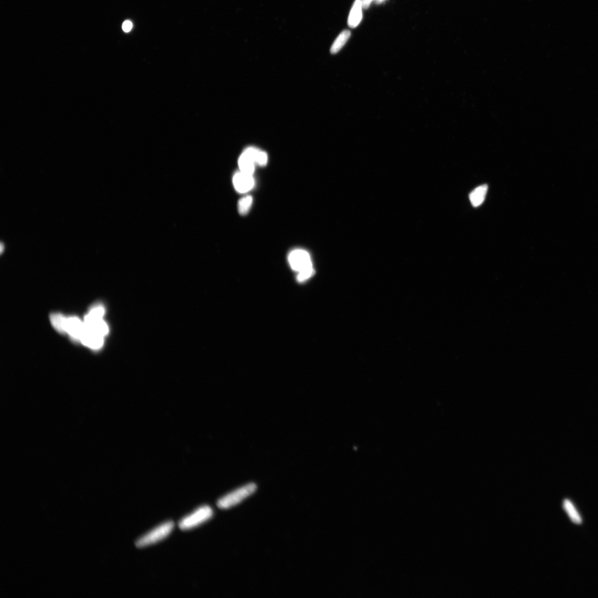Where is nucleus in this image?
Segmentation results:
<instances>
[{"label": "nucleus", "mask_w": 598, "mask_h": 598, "mask_svg": "<svg viewBox=\"0 0 598 598\" xmlns=\"http://www.w3.org/2000/svg\"><path fill=\"white\" fill-rule=\"evenodd\" d=\"M105 309L102 305H96L92 307L85 318L84 322L88 323L102 320Z\"/></svg>", "instance_id": "f8f14e48"}, {"label": "nucleus", "mask_w": 598, "mask_h": 598, "mask_svg": "<svg viewBox=\"0 0 598 598\" xmlns=\"http://www.w3.org/2000/svg\"><path fill=\"white\" fill-rule=\"evenodd\" d=\"M85 326L84 322L77 317L67 318L65 333H68L75 340L80 341Z\"/></svg>", "instance_id": "423d86ee"}, {"label": "nucleus", "mask_w": 598, "mask_h": 598, "mask_svg": "<svg viewBox=\"0 0 598 598\" xmlns=\"http://www.w3.org/2000/svg\"><path fill=\"white\" fill-rule=\"evenodd\" d=\"M50 322L56 329L61 332L65 333V327L67 317L60 314H53L50 317Z\"/></svg>", "instance_id": "4468645a"}, {"label": "nucleus", "mask_w": 598, "mask_h": 598, "mask_svg": "<svg viewBox=\"0 0 598 598\" xmlns=\"http://www.w3.org/2000/svg\"><path fill=\"white\" fill-rule=\"evenodd\" d=\"M487 190V185L483 184L475 188L470 193L469 199L473 207H478L483 204L484 201H485Z\"/></svg>", "instance_id": "1a4fd4ad"}, {"label": "nucleus", "mask_w": 598, "mask_h": 598, "mask_svg": "<svg viewBox=\"0 0 598 598\" xmlns=\"http://www.w3.org/2000/svg\"><path fill=\"white\" fill-rule=\"evenodd\" d=\"M253 198L251 196L244 197L239 201L238 204V211L241 215H246L252 207Z\"/></svg>", "instance_id": "dca6fc26"}, {"label": "nucleus", "mask_w": 598, "mask_h": 598, "mask_svg": "<svg viewBox=\"0 0 598 598\" xmlns=\"http://www.w3.org/2000/svg\"><path fill=\"white\" fill-rule=\"evenodd\" d=\"M132 28L133 23L131 21L129 20L125 21L123 25H122V28H123V30L125 32H130L132 30Z\"/></svg>", "instance_id": "a211bd4d"}, {"label": "nucleus", "mask_w": 598, "mask_h": 598, "mask_svg": "<svg viewBox=\"0 0 598 598\" xmlns=\"http://www.w3.org/2000/svg\"><path fill=\"white\" fill-rule=\"evenodd\" d=\"M315 274L314 268L307 269V270L299 273L297 277V279L299 282L305 281L312 276Z\"/></svg>", "instance_id": "f3484780"}, {"label": "nucleus", "mask_w": 598, "mask_h": 598, "mask_svg": "<svg viewBox=\"0 0 598 598\" xmlns=\"http://www.w3.org/2000/svg\"><path fill=\"white\" fill-rule=\"evenodd\" d=\"M256 490V486L254 483L238 488L227 495L223 496L218 501L217 506L221 509H228L241 503Z\"/></svg>", "instance_id": "7ed1b4c3"}, {"label": "nucleus", "mask_w": 598, "mask_h": 598, "mask_svg": "<svg viewBox=\"0 0 598 598\" xmlns=\"http://www.w3.org/2000/svg\"><path fill=\"white\" fill-rule=\"evenodd\" d=\"M563 505L564 509H565V510L568 513V515H569L572 521L576 524L582 523V520H581L578 513L576 511L571 501L568 500H564Z\"/></svg>", "instance_id": "2eb2a0df"}, {"label": "nucleus", "mask_w": 598, "mask_h": 598, "mask_svg": "<svg viewBox=\"0 0 598 598\" xmlns=\"http://www.w3.org/2000/svg\"><path fill=\"white\" fill-rule=\"evenodd\" d=\"M249 157L253 160V161L257 163L258 165L263 166L267 165L268 162V156L266 153L261 151L258 149L253 148V147H249L244 151Z\"/></svg>", "instance_id": "9b49d317"}, {"label": "nucleus", "mask_w": 598, "mask_h": 598, "mask_svg": "<svg viewBox=\"0 0 598 598\" xmlns=\"http://www.w3.org/2000/svg\"><path fill=\"white\" fill-rule=\"evenodd\" d=\"M350 36L351 32L349 30H344L341 32L332 44L330 49L331 53L332 54L338 53L346 44Z\"/></svg>", "instance_id": "ddd939ff"}, {"label": "nucleus", "mask_w": 598, "mask_h": 598, "mask_svg": "<svg viewBox=\"0 0 598 598\" xmlns=\"http://www.w3.org/2000/svg\"><path fill=\"white\" fill-rule=\"evenodd\" d=\"M175 527L174 522L167 521L143 536L136 542L138 548L155 544L170 535Z\"/></svg>", "instance_id": "f03ea898"}, {"label": "nucleus", "mask_w": 598, "mask_h": 598, "mask_svg": "<svg viewBox=\"0 0 598 598\" xmlns=\"http://www.w3.org/2000/svg\"><path fill=\"white\" fill-rule=\"evenodd\" d=\"M362 8H364L362 0H355L348 18L349 27L355 28L360 23L362 19Z\"/></svg>", "instance_id": "6e6552de"}, {"label": "nucleus", "mask_w": 598, "mask_h": 598, "mask_svg": "<svg viewBox=\"0 0 598 598\" xmlns=\"http://www.w3.org/2000/svg\"><path fill=\"white\" fill-rule=\"evenodd\" d=\"M3 248H4L3 244L2 243H1V253H2L3 250Z\"/></svg>", "instance_id": "412c9836"}, {"label": "nucleus", "mask_w": 598, "mask_h": 598, "mask_svg": "<svg viewBox=\"0 0 598 598\" xmlns=\"http://www.w3.org/2000/svg\"><path fill=\"white\" fill-rule=\"evenodd\" d=\"M213 514L212 508L208 505H205L183 518L179 522V527L183 530L192 529L208 521Z\"/></svg>", "instance_id": "f257e3e1"}, {"label": "nucleus", "mask_w": 598, "mask_h": 598, "mask_svg": "<svg viewBox=\"0 0 598 598\" xmlns=\"http://www.w3.org/2000/svg\"><path fill=\"white\" fill-rule=\"evenodd\" d=\"M240 170L243 173L252 175L255 170V162L245 152L241 155L238 161Z\"/></svg>", "instance_id": "9d476101"}, {"label": "nucleus", "mask_w": 598, "mask_h": 598, "mask_svg": "<svg viewBox=\"0 0 598 598\" xmlns=\"http://www.w3.org/2000/svg\"><path fill=\"white\" fill-rule=\"evenodd\" d=\"M103 336L88 330L85 326L80 341L83 345L88 347L92 349H98L103 346Z\"/></svg>", "instance_id": "0eeeda50"}, {"label": "nucleus", "mask_w": 598, "mask_h": 598, "mask_svg": "<svg viewBox=\"0 0 598 598\" xmlns=\"http://www.w3.org/2000/svg\"><path fill=\"white\" fill-rule=\"evenodd\" d=\"M385 1L386 0H374V1L376 3L380 4V3H382V2Z\"/></svg>", "instance_id": "aec40b11"}, {"label": "nucleus", "mask_w": 598, "mask_h": 598, "mask_svg": "<svg viewBox=\"0 0 598 598\" xmlns=\"http://www.w3.org/2000/svg\"><path fill=\"white\" fill-rule=\"evenodd\" d=\"M374 1V0H362V2H363V7L365 8V9H368V8L369 7L371 2Z\"/></svg>", "instance_id": "6ab92c4d"}, {"label": "nucleus", "mask_w": 598, "mask_h": 598, "mask_svg": "<svg viewBox=\"0 0 598 598\" xmlns=\"http://www.w3.org/2000/svg\"><path fill=\"white\" fill-rule=\"evenodd\" d=\"M289 262L294 271L300 273L313 268L310 255L305 250H296L290 253Z\"/></svg>", "instance_id": "20e7f679"}, {"label": "nucleus", "mask_w": 598, "mask_h": 598, "mask_svg": "<svg viewBox=\"0 0 598 598\" xmlns=\"http://www.w3.org/2000/svg\"><path fill=\"white\" fill-rule=\"evenodd\" d=\"M233 183L237 191L244 193L251 190L253 188L255 183L252 175L243 173L241 171L234 175Z\"/></svg>", "instance_id": "39448f33"}]
</instances>
